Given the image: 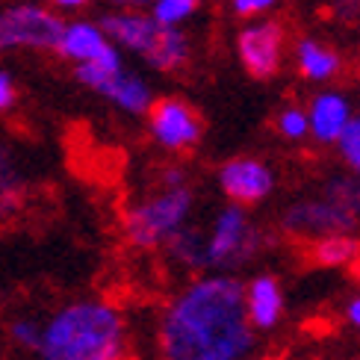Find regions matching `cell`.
<instances>
[{"mask_svg":"<svg viewBox=\"0 0 360 360\" xmlns=\"http://www.w3.org/2000/svg\"><path fill=\"white\" fill-rule=\"evenodd\" d=\"M257 334L245 316V283L201 275L166 304L157 328L160 360H245Z\"/></svg>","mask_w":360,"mask_h":360,"instance_id":"6da1fadb","label":"cell"},{"mask_svg":"<svg viewBox=\"0 0 360 360\" xmlns=\"http://www.w3.org/2000/svg\"><path fill=\"white\" fill-rule=\"evenodd\" d=\"M39 360H127V322L101 298L59 307L41 328Z\"/></svg>","mask_w":360,"mask_h":360,"instance_id":"7a4b0ae2","label":"cell"},{"mask_svg":"<svg viewBox=\"0 0 360 360\" xmlns=\"http://www.w3.org/2000/svg\"><path fill=\"white\" fill-rule=\"evenodd\" d=\"M360 228V180L354 174L328 177L325 184L290 204L281 216V231L295 239L354 236Z\"/></svg>","mask_w":360,"mask_h":360,"instance_id":"3957f363","label":"cell"},{"mask_svg":"<svg viewBox=\"0 0 360 360\" xmlns=\"http://www.w3.org/2000/svg\"><path fill=\"white\" fill-rule=\"evenodd\" d=\"M98 27L103 30V36H107L112 44L142 56L148 65L162 71V74H174L180 68H186L189 56H192L189 39H186L184 30L162 27L148 12L118 9V12L103 15Z\"/></svg>","mask_w":360,"mask_h":360,"instance_id":"277c9868","label":"cell"},{"mask_svg":"<svg viewBox=\"0 0 360 360\" xmlns=\"http://www.w3.org/2000/svg\"><path fill=\"white\" fill-rule=\"evenodd\" d=\"M195 207V192L184 186H162L160 192L148 195L139 204L127 207L124 213V236L133 248L151 251L162 248L169 239L189 224Z\"/></svg>","mask_w":360,"mask_h":360,"instance_id":"5b68a950","label":"cell"},{"mask_svg":"<svg viewBox=\"0 0 360 360\" xmlns=\"http://www.w3.org/2000/svg\"><path fill=\"white\" fill-rule=\"evenodd\" d=\"M263 236L245 213V207H221L213 228L204 233V269H216V275H228L260 251Z\"/></svg>","mask_w":360,"mask_h":360,"instance_id":"8992f818","label":"cell"},{"mask_svg":"<svg viewBox=\"0 0 360 360\" xmlns=\"http://www.w3.org/2000/svg\"><path fill=\"white\" fill-rule=\"evenodd\" d=\"M65 21L41 4H15L0 9V51H56Z\"/></svg>","mask_w":360,"mask_h":360,"instance_id":"52a82bcc","label":"cell"},{"mask_svg":"<svg viewBox=\"0 0 360 360\" xmlns=\"http://www.w3.org/2000/svg\"><path fill=\"white\" fill-rule=\"evenodd\" d=\"M148 127H151L157 145H162L166 151H189L201 142L204 133L198 112L180 98L154 101L151 110H148Z\"/></svg>","mask_w":360,"mask_h":360,"instance_id":"ba28073f","label":"cell"},{"mask_svg":"<svg viewBox=\"0 0 360 360\" xmlns=\"http://www.w3.org/2000/svg\"><path fill=\"white\" fill-rule=\"evenodd\" d=\"M239 63L257 80H269L281 71L283 59V27L278 21H260L243 27L236 36Z\"/></svg>","mask_w":360,"mask_h":360,"instance_id":"9c48e42d","label":"cell"},{"mask_svg":"<svg viewBox=\"0 0 360 360\" xmlns=\"http://www.w3.org/2000/svg\"><path fill=\"white\" fill-rule=\"evenodd\" d=\"M219 186L236 207H251L269 198L275 189V172L263 160L233 157L219 169Z\"/></svg>","mask_w":360,"mask_h":360,"instance_id":"30bf717a","label":"cell"},{"mask_svg":"<svg viewBox=\"0 0 360 360\" xmlns=\"http://www.w3.org/2000/svg\"><path fill=\"white\" fill-rule=\"evenodd\" d=\"M354 118V107L349 95L337 92V89H328V92L313 95L310 107H307V122H310V136L316 142H340L342 133L349 130Z\"/></svg>","mask_w":360,"mask_h":360,"instance_id":"8fae6325","label":"cell"},{"mask_svg":"<svg viewBox=\"0 0 360 360\" xmlns=\"http://www.w3.org/2000/svg\"><path fill=\"white\" fill-rule=\"evenodd\" d=\"M245 316L257 331H275L283 319V290L275 275H254L245 287Z\"/></svg>","mask_w":360,"mask_h":360,"instance_id":"7c38bea8","label":"cell"},{"mask_svg":"<svg viewBox=\"0 0 360 360\" xmlns=\"http://www.w3.org/2000/svg\"><path fill=\"white\" fill-rule=\"evenodd\" d=\"M95 92L103 95L107 101H112L115 107H122L124 112H133V115H142L151 110L154 103V92L139 74H130V71H118V74H110L107 80H101L95 86Z\"/></svg>","mask_w":360,"mask_h":360,"instance_id":"4fadbf2b","label":"cell"},{"mask_svg":"<svg viewBox=\"0 0 360 360\" xmlns=\"http://www.w3.org/2000/svg\"><path fill=\"white\" fill-rule=\"evenodd\" d=\"M110 39L103 36V30L92 21H71L65 24L63 36H59V44H56V53L71 59V63L77 65H86L92 63V59H98L103 51L110 48Z\"/></svg>","mask_w":360,"mask_h":360,"instance_id":"5bb4252c","label":"cell"},{"mask_svg":"<svg viewBox=\"0 0 360 360\" xmlns=\"http://www.w3.org/2000/svg\"><path fill=\"white\" fill-rule=\"evenodd\" d=\"M27 198V177L15 151L0 142V221L12 219L15 213H21Z\"/></svg>","mask_w":360,"mask_h":360,"instance_id":"9a60e30c","label":"cell"},{"mask_svg":"<svg viewBox=\"0 0 360 360\" xmlns=\"http://www.w3.org/2000/svg\"><path fill=\"white\" fill-rule=\"evenodd\" d=\"M295 65L302 71L304 80H313V83H325L337 77L340 71V53L331 51L325 41H316V39H302L295 44Z\"/></svg>","mask_w":360,"mask_h":360,"instance_id":"2e32d148","label":"cell"},{"mask_svg":"<svg viewBox=\"0 0 360 360\" xmlns=\"http://www.w3.org/2000/svg\"><path fill=\"white\" fill-rule=\"evenodd\" d=\"M310 260L322 269H342L360 260L357 236H322L310 243Z\"/></svg>","mask_w":360,"mask_h":360,"instance_id":"e0dca14e","label":"cell"},{"mask_svg":"<svg viewBox=\"0 0 360 360\" xmlns=\"http://www.w3.org/2000/svg\"><path fill=\"white\" fill-rule=\"evenodd\" d=\"M162 248H166V254L177 266L192 269V272H201L204 269V233L198 228H192V224L180 228Z\"/></svg>","mask_w":360,"mask_h":360,"instance_id":"ac0fdd59","label":"cell"},{"mask_svg":"<svg viewBox=\"0 0 360 360\" xmlns=\"http://www.w3.org/2000/svg\"><path fill=\"white\" fill-rule=\"evenodd\" d=\"M278 130L283 139L290 142H302L304 136H310V122H307V110L304 107H283L278 112Z\"/></svg>","mask_w":360,"mask_h":360,"instance_id":"d6986e66","label":"cell"},{"mask_svg":"<svg viewBox=\"0 0 360 360\" xmlns=\"http://www.w3.org/2000/svg\"><path fill=\"white\" fill-rule=\"evenodd\" d=\"M337 145H340L342 162H346V166L352 169V174L360 180V112H354L349 130L342 133V139Z\"/></svg>","mask_w":360,"mask_h":360,"instance_id":"ffe728a7","label":"cell"},{"mask_svg":"<svg viewBox=\"0 0 360 360\" xmlns=\"http://www.w3.org/2000/svg\"><path fill=\"white\" fill-rule=\"evenodd\" d=\"M9 337L15 346H21L27 352H36L39 342H41V325L36 319H15L9 325Z\"/></svg>","mask_w":360,"mask_h":360,"instance_id":"44dd1931","label":"cell"},{"mask_svg":"<svg viewBox=\"0 0 360 360\" xmlns=\"http://www.w3.org/2000/svg\"><path fill=\"white\" fill-rule=\"evenodd\" d=\"M15 101H18V89H15V80L9 77L4 68H0V112L12 110Z\"/></svg>","mask_w":360,"mask_h":360,"instance_id":"7402d4cb","label":"cell"},{"mask_svg":"<svg viewBox=\"0 0 360 360\" xmlns=\"http://www.w3.org/2000/svg\"><path fill=\"white\" fill-rule=\"evenodd\" d=\"M278 0H233V12L243 15V18H251V15H260L266 9H272Z\"/></svg>","mask_w":360,"mask_h":360,"instance_id":"603a6c76","label":"cell"},{"mask_svg":"<svg viewBox=\"0 0 360 360\" xmlns=\"http://www.w3.org/2000/svg\"><path fill=\"white\" fill-rule=\"evenodd\" d=\"M342 316H346V325L354 328V331L360 334V292L354 298H349V304H346V310H342Z\"/></svg>","mask_w":360,"mask_h":360,"instance_id":"cb8c5ba5","label":"cell"},{"mask_svg":"<svg viewBox=\"0 0 360 360\" xmlns=\"http://www.w3.org/2000/svg\"><path fill=\"white\" fill-rule=\"evenodd\" d=\"M112 6H118V9H136V12H142L145 6H154L157 0H110Z\"/></svg>","mask_w":360,"mask_h":360,"instance_id":"d4e9b609","label":"cell"},{"mask_svg":"<svg viewBox=\"0 0 360 360\" xmlns=\"http://www.w3.org/2000/svg\"><path fill=\"white\" fill-rule=\"evenodd\" d=\"M53 6H59V9H80V6H86L89 0H51Z\"/></svg>","mask_w":360,"mask_h":360,"instance_id":"484cf974","label":"cell"},{"mask_svg":"<svg viewBox=\"0 0 360 360\" xmlns=\"http://www.w3.org/2000/svg\"><path fill=\"white\" fill-rule=\"evenodd\" d=\"M186 4H192V6H198V4H201V0H186Z\"/></svg>","mask_w":360,"mask_h":360,"instance_id":"4316f807","label":"cell"},{"mask_svg":"<svg viewBox=\"0 0 360 360\" xmlns=\"http://www.w3.org/2000/svg\"><path fill=\"white\" fill-rule=\"evenodd\" d=\"M349 360H360V354H354V357H349Z\"/></svg>","mask_w":360,"mask_h":360,"instance_id":"83f0119b","label":"cell"},{"mask_svg":"<svg viewBox=\"0 0 360 360\" xmlns=\"http://www.w3.org/2000/svg\"><path fill=\"white\" fill-rule=\"evenodd\" d=\"M263 360H275V357H263Z\"/></svg>","mask_w":360,"mask_h":360,"instance_id":"f1b7e54d","label":"cell"}]
</instances>
